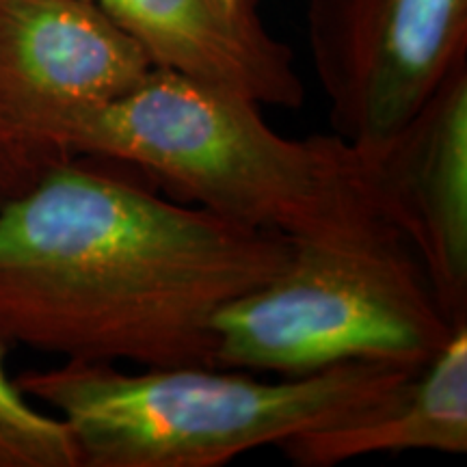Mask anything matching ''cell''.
Segmentation results:
<instances>
[{
  "label": "cell",
  "instance_id": "1",
  "mask_svg": "<svg viewBox=\"0 0 467 467\" xmlns=\"http://www.w3.org/2000/svg\"><path fill=\"white\" fill-rule=\"evenodd\" d=\"M292 243L78 156L0 202V340L72 361L213 366L214 317Z\"/></svg>",
  "mask_w": 467,
  "mask_h": 467
},
{
  "label": "cell",
  "instance_id": "2",
  "mask_svg": "<svg viewBox=\"0 0 467 467\" xmlns=\"http://www.w3.org/2000/svg\"><path fill=\"white\" fill-rule=\"evenodd\" d=\"M67 156L130 162L197 206L301 238L375 208L358 154L337 139H288L260 104L173 69L83 110L55 134Z\"/></svg>",
  "mask_w": 467,
  "mask_h": 467
},
{
  "label": "cell",
  "instance_id": "6",
  "mask_svg": "<svg viewBox=\"0 0 467 467\" xmlns=\"http://www.w3.org/2000/svg\"><path fill=\"white\" fill-rule=\"evenodd\" d=\"M156 66L96 0H0V113L66 159L55 134L134 89Z\"/></svg>",
  "mask_w": 467,
  "mask_h": 467
},
{
  "label": "cell",
  "instance_id": "3",
  "mask_svg": "<svg viewBox=\"0 0 467 467\" xmlns=\"http://www.w3.org/2000/svg\"><path fill=\"white\" fill-rule=\"evenodd\" d=\"M418 370L347 361L260 381L219 366L124 372L67 359L52 370H28L16 383L61 413L80 467H219L255 448L364 416Z\"/></svg>",
  "mask_w": 467,
  "mask_h": 467
},
{
  "label": "cell",
  "instance_id": "11",
  "mask_svg": "<svg viewBox=\"0 0 467 467\" xmlns=\"http://www.w3.org/2000/svg\"><path fill=\"white\" fill-rule=\"evenodd\" d=\"M57 161L61 159L28 141L0 113V202L26 189L44 169L55 165Z\"/></svg>",
  "mask_w": 467,
  "mask_h": 467
},
{
  "label": "cell",
  "instance_id": "12",
  "mask_svg": "<svg viewBox=\"0 0 467 467\" xmlns=\"http://www.w3.org/2000/svg\"><path fill=\"white\" fill-rule=\"evenodd\" d=\"M225 3H243V0H225Z\"/></svg>",
  "mask_w": 467,
  "mask_h": 467
},
{
  "label": "cell",
  "instance_id": "8",
  "mask_svg": "<svg viewBox=\"0 0 467 467\" xmlns=\"http://www.w3.org/2000/svg\"><path fill=\"white\" fill-rule=\"evenodd\" d=\"M156 67L238 93L260 107L299 109L306 87L295 55L254 0H96Z\"/></svg>",
  "mask_w": 467,
  "mask_h": 467
},
{
  "label": "cell",
  "instance_id": "4",
  "mask_svg": "<svg viewBox=\"0 0 467 467\" xmlns=\"http://www.w3.org/2000/svg\"><path fill=\"white\" fill-rule=\"evenodd\" d=\"M290 243L275 277L214 317L213 366L285 377L347 361L422 368L461 325L377 208Z\"/></svg>",
  "mask_w": 467,
  "mask_h": 467
},
{
  "label": "cell",
  "instance_id": "7",
  "mask_svg": "<svg viewBox=\"0 0 467 467\" xmlns=\"http://www.w3.org/2000/svg\"><path fill=\"white\" fill-rule=\"evenodd\" d=\"M355 154L368 197L413 251L443 314L467 323V61L399 132Z\"/></svg>",
  "mask_w": 467,
  "mask_h": 467
},
{
  "label": "cell",
  "instance_id": "10",
  "mask_svg": "<svg viewBox=\"0 0 467 467\" xmlns=\"http://www.w3.org/2000/svg\"><path fill=\"white\" fill-rule=\"evenodd\" d=\"M0 467H80L78 451L61 418L31 405L5 370L0 340Z\"/></svg>",
  "mask_w": 467,
  "mask_h": 467
},
{
  "label": "cell",
  "instance_id": "5",
  "mask_svg": "<svg viewBox=\"0 0 467 467\" xmlns=\"http://www.w3.org/2000/svg\"><path fill=\"white\" fill-rule=\"evenodd\" d=\"M306 33L334 134L368 150L467 61V0H306Z\"/></svg>",
  "mask_w": 467,
  "mask_h": 467
},
{
  "label": "cell",
  "instance_id": "9",
  "mask_svg": "<svg viewBox=\"0 0 467 467\" xmlns=\"http://www.w3.org/2000/svg\"><path fill=\"white\" fill-rule=\"evenodd\" d=\"M279 448L299 467H331L381 452L465 454L467 323L383 405L292 437Z\"/></svg>",
  "mask_w": 467,
  "mask_h": 467
}]
</instances>
